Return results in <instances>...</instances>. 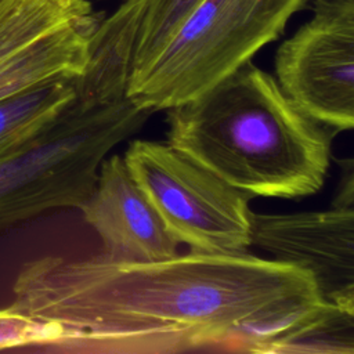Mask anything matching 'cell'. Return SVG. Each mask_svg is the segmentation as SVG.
I'll list each match as a JSON object with an SVG mask.
<instances>
[{"instance_id": "5", "label": "cell", "mask_w": 354, "mask_h": 354, "mask_svg": "<svg viewBox=\"0 0 354 354\" xmlns=\"http://www.w3.org/2000/svg\"><path fill=\"white\" fill-rule=\"evenodd\" d=\"M123 159L178 243L203 253L248 250L250 195L227 184L169 142L134 140Z\"/></svg>"}, {"instance_id": "2", "label": "cell", "mask_w": 354, "mask_h": 354, "mask_svg": "<svg viewBox=\"0 0 354 354\" xmlns=\"http://www.w3.org/2000/svg\"><path fill=\"white\" fill-rule=\"evenodd\" d=\"M166 111L167 142L250 196L299 198L325 183L336 130L308 116L252 61Z\"/></svg>"}, {"instance_id": "6", "label": "cell", "mask_w": 354, "mask_h": 354, "mask_svg": "<svg viewBox=\"0 0 354 354\" xmlns=\"http://www.w3.org/2000/svg\"><path fill=\"white\" fill-rule=\"evenodd\" d=\"M101 19L87 0H0V100L80 76Z\"/></svg>"}, {"instance_id": "11", "label": "cell", "mask_w": 354, "mask_h": 354, "mask_svg": "<svg viewBox=\"0 0 354 354\" xmlns=\"http://www.w3.org/2000/svg\"><path fill=\"white\" fill-rule=\"evenodd\" d=\"M259 354H354V313L322 299L266 342Z\"/></svg>"}, {"instance_id": "9", "label": "cell", "mask_w": 354, "mask_h": 354, "mask_svg": "<svg viewBox=\"0 0 354 354\" xmlns=\"http://www.w3.org/2000/svg\"><path fill=\"white\" fill-rule=\"evenodd\" d=\"M82 213L113 260L151 261L177 254L178 242L130 174L123 156L104 158Z\"/></svg>"}, {"instance_id": "15", "label": "cell", "mask_w": 354, "mask_h": 354, "mask_svg": "<svg viewBox=\"0 0 354 354\" xmlns=\"http://www.w3.org/2000/svg\"><path fill=\"white\" fill-rule=\"evenodd\" d=\"M343 166V174L340 178L339 189L333 201V206H343V207H354V163L353 159H344L343 162L339 160Z\"/></svg>"}, {"instance_id": "12", "label": "cell", "mask_w": 354, "mask_h": 354, "mask_svg": "<svg viewBox=\"0 0 354 354\" xmlns=\"http://www.w3.org/2000/svg\"><path fill=\"white\" fill-rule=\"evenodd\" d=\"M75 98V79H59L0 100V159L36 137Z\"/></svg>"}, {"instance_id": "3", "label": "cell", "mask_w": 354, "mask_h": 354, "mask_svg": "<svg viewBox=\"0 0 354 354\" xmlns=\"http://www.w3.org/2000/svg\"><path fill=\"white\" fill-rule=\"evenodd\" d=\"M152 113L126 97L105 104L76 97L36 137L0 159V228L53 209L80 210L105 155Z\"/></svg>"}, {"instance_id": "8", "label": "cell", "mask_w": 354, "mask_h": 354, "mask_svg": "<svg viewBox=\"0 0 354 354\" xmlns=\"http://www.w3.org/2000/svg\"><path fill=\"white\" fill-rule=\"evenodd\" d=\"M250 246L307 270L321 297L354 313V207L250 213Z\"/></svg>"}, {"instance_id": "1", "label": "cell", "mask_w": 354, "mask_h": 354, "mask_svg": "<svg viewBox=\"0 0 354 354\" xmlns=\"http://www.w3.org/2000/svg\"><path fill=\"white\" fill-rule=\"evenodd\" d=\"M321 297L297 266L248 252L191 250L151 261L46 256L26 263L11 307L57 329L61 353L173 354L231 343L277 307Z\"/></svg>"}, {"instance_id": "4", "label": "cell", "mask_w": 354, "mask_h": 354, "mask_svg": "<svg viewBox=\"0 0 354 354\" xmlns=\"http://www.w3.org/2000/svg\"><path fill=\"white\" fill-rule=\"evenodd\" d=\"M307 0H201L158 54L131 73L124 97L152 112L203 94L277 40Z\"/></svg>"}, {"instance_id": "16", "label": "cell", "mask_w": 354, "mask_h": 354, "mask_svg": "<svg viewBox=\"0 0 354 354\" xmlns=\"http://www.w3.org/2000/svg\"><path fill=\"white\" fill-rule=\"evenodd\" d=\"M347 0H315V6H328V4H336Z\"/></svg>"}, {"instance_id": "10", "label": "cell", "mask_w": 354, "mask_h": 354, "mask_svg": "<svg viewBox=\"0 0 354 354\" xmlns=\"http://www.w3.org/2000/svg\"><path fill=\"white\" fill-rule=\"evenodd\" d=\"M144 0H124L95 28L84 72L75 77L76 97L91 104L124 98Z\"/></svg>"}, {"instance_id": "14", "label": "cell", "mask_w": 354, "mask_h": 354, "mask_svg": "<svg viewBox=\"0 0 354 354\" xmlns=\"http://www.w3.org/2000/svg\"><path fill=\"white\" fill-rule=\"evenodd\" d=\"M55 337V326L24 315L11 306L0 310V350L25 346L47 347Z\"/></svg>"}, {"instance_id": "7", "label": "cell", "mask_w": 354, "mask_h": 354, "mask_svg": "<svg viewBox=\"0 0 354 354\" xmlns=\"http://www.w3.org/2000/svg\"><path fill=\"white\" fill-rule=\"evenodd\" d=\"M277 83L308 116L336 130L354 126V0L315 6L313 19L275 54Z\"/></svg>"}, {"instance_id": "13", "label": "cell", "mask_w": 354, "mask_h": 354, "mask_svg": "<svg viewBox=\"0 0 354 354\" xmlns=\"http://www.w3.org/2000/svg\"><path fill=\"white\" fill-rule=\"evenodd\" d=\"M201 0H144L129 76L144 68ZM129 79V77H127Z\"/></svg>"}]
</instances>
